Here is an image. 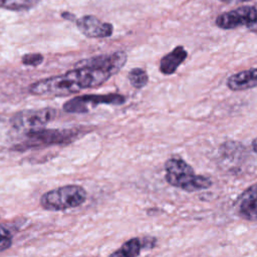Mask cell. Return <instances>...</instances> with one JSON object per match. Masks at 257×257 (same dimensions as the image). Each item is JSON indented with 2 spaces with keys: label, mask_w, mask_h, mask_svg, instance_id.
I'll list each match as a JSON object with an SVG mask.
<instances>
[{
  "label": "cell",
  "mask_w": 257,
  "mask_h": 257,
  "mask_svg": "<svg viewBox=\"0 0 257 257\" xmlns=\"http://www.w3.org/2000/svg\"><path fill=\"white\" fill-rule=\"evenodd\" d=\"M128 81L135 88H143L149 82V75L145 69L141 67H135L128 72Z\"/></svg>",
  "instance_id": "obj_14"
},
{
  "label": "cell",
  "mask_w": 257,
  "mask_h": 257,
  "mask_svg": "<svg viewBox=\"0 0 257 257\" xmlns=\"http://www.w3.org/2000/svg\"><path fill=\"white\" fill-rule=\"evenodd\" d=\"M188 51L184 46L178 45L172 51L165 54L160 61V71L165 75H171L177 71L179 66L186 60Z\"/></svg>",
  "instance_id": "obj_11"
},
{
  "label": "cell",
  "mask_w": 257,
  "mask_h": 257,
  "mask_svg": "<svg viewBox=\"0 0 257 257\" xmlns=\"http://www.w3.org/2000/svg\"><path fill=\"white\" fill-rule=\"evenodd\" d=\"M257 19V9L254 6H241L239 8L221 13L217 16L216 25L224 30L248 26Z\"/></svg>",
  "instance_id": "obj_7"
},
{
  "label": "cell",
  "mask_w": 257,
  "mask_h": 257,
  "mask_svg": "<svg viewBox=\"0 0 257 257\" xmlns=\"http://www.w3.org/2000/svg\"><path fill=\"white\" fill-rule=\"evenodd\" d=\"M142 248H153L156 246L157 239L154 237H145L141 240Z\"/></svg>",
  "instance_id": "obj_17"
},
{
  "label": "cell",
  "mask_w": 257,
  "mask_h": 257,
  "mask_svg": "<svg viewBox=\"0 0 257 257\" xmlns=\"http://www.w3.org/2000/svg\"><path fill=\"white\" fill-rule=\"evenodd\" d=\"M61 16H62L64 19H67V20H70V21H72V20L76 21V18H75V17H74V15H73V14H71V13H68V12H62V13H61Z\"/></svg>",
  "instance_id": "obj_18"
},
{
  "label": "cell",
  "mask_w": 257,
  "mask_h": 257,
  "mask_svg": "<svg viewBox=\"0 0 257 257\" xmlns=\"http://www.w3.org/2000/svg\"><path fill=\"white\" fill-rule=\"evenodd\" d=\"M235 207L240 218L251 222L257 221V183L239 195Z\"/></svg>",
  "instance_id": "obj_9"
},
{
  "label": "cell",
  "mask_w": 257,
  "mask_h": 257,
  "mask_svg": "<svg viewBox=\"0 0 257 257\" xmlns=\"http://www.w3.org/2000/svg\"><path fill=\"white\" fill-rule=\"evenodd\" d=\"M13 234L11 229L5 225L0 224V252H3L11 247Z\"/></svg>",
  "instance_id": "obj_15"
},
{
  "label": "cell",
  "mask_w": 257,
  "mask_h": 257,
  "mask_svg": "<svg viewBox=\"0 0 257 257\" xmlns=\"http://www.w3.org/2000/svg\"><path fill=\"white\" fill-rule=\"evenodd\" d=\"M227 86L233 91H241L257 87V67L236 72L228 77Z\"/></svg>",
  "instance_id": "obj_10"
},
{
  "label": "cell",
  "mask_w": 257,
  "mask_h": 257,
  "mask_svg": "<svg viewBox=\"0 0 257 257\" xmlns=\"http://www.w3.org/2000/svg\"><path fill=\"white\" fill-rule=\"evenodd\" d=\"M87 194L79 185H65L44 193L40 198V205L44 210L55 212L65 211L82 205Z\"/></svg>",
  "instance_id": "obj_3"
},
{
  "label": "cell",
  "mask_w": 257,
  "mask_h": 257,
  "mask_svg": "<svg viewBox=\"0 0 257 257\" xmlns=\"http://www.w3.org/2000/svg\"><path fill=\"white\" fill-rule=\"evenodd\" d=\"M44 60V57L40 53H26L22 56V64L26 66H38Z\"/></svg>",
  "instance_id": "obj_16"
},
{
  "label": "cell",
  "mask_w": 257,
  "mask_h": 257,
  "mask_svg": "<svg viewBox=\"0 0 257 257\" xmlns=\"http://www.w3.org/2000/svg\"><path fill=\"white\" fill-rule=\"evenodd\" d=\"M77 29L88 38H107L113 32V26L93 15H83L75 21Z\"/></svg>",
  "instance_id": "obj_8"
},
{
  "label": "cell",
  "mask_w": 257,
  "mask_h": 257,
  "mask_svg": "<svg viewBox=\"0 0 257 257\" xmlns=\"http://www.w3.org/2000/svg\"><path fill=\"white\" fill-rule=\"evenodd\" d=\"M125 97L118 93L107 94H84L70 98L63 104V109L69 113H84L90 107H95L99 104L120 105L124 103Z\"/></svg>",
  "instance_id": "obj_5"
},
{
  "label": "cell",
  "mask_w": 257,
  "mask_h": 257,
  "mask_svg": "<svg viewBox=\"0 0 257 257\" xmlns=\"http://www.w3.org/2000/svg\"><path fill=\"white\" fill-rule=\"evenodd\" d=\"M247 29L250 30V31H252V32H257V19H256L253 23H251L250 25H248V26H247Z\"/></svg>",
  "instance_id": "obj_19"
},
{
  "label": "cell",
  "mask_w": 257,
  "mask_h": 257,
  "mask_svg": "<svg viewBox=\"0 0 257 257\" xmlns=\"http://www.w3.org/2000/svg\"><path fill=\"white\" fill-rule=\"evenodd\" d=\"M126 60L127 55L121 50L86 58L63 74L37 80L30 84L28 90L34 95L65 96L83 89L94 88L116 74Z\"/></svg>",
  "instance_id": "obj_1"
},
{
  "label": "cell",
  "mask_w": 257,
  "mask_h": 257,
  "mask_svg": "<svg viewBox=\"0 0 257 257\" xmlns=\"http://www.w3.org/2000/svg\"><path fill=\"white\" fill-rule=\"evenodd\" d=\"M221 2H225V3H232V2H247V1H251V0H219Z\"/></svg>",
  "instance_id": "obj_20"
},
{
  "label": "cell",
  "mask_w": 257,
  "mask_h": 257,
  "mask_svg": "<svg viewBox=\"0 0 257 257\" xmlns=\"http://www.w3.org/2000/svg\"><path fill=\"white\" fill-rule=\"evenodd\" d=\"M55 109L51 107H43L36 109H24L20 110L12 115L10 123L17 130H32L38 128L49 121L55 116Z\"/></svg>",
  "instance_id": "obj_6"
},
{
  "label": "cell",
  "mask_w": 257,
  "mask_h": 257,
  "mask_svg": "<svg viewBox=\"0 0 257 257\" xmlns=\"http://www.w3.org/2000/svg\"><path fill=\"white\" fill-rule=\"evenodd\" d=\"M166 181L173 187L192 193L206 190L212 181L202 175H196L193 168L179 157H172L165 163Z\"/></svg>",
  "instance_id": "obj_2"
},
{
  "label": "cell",
  "mask_w": 257,
  "mask_h": 257,
  "mask_svg": "<svg viewBox=\"0 0 257 257\" xmlns=\"http://www.w3.org/2000/svg\"><path fill=\"white\" fill-rule=\"evenodd\" d=\"M41 0H0V9L10 11H26L34 8Z\"/></svg>",
  "instance_id": "obj_13"
},
{
  "label": "cell",
  "mask_w": 257,
  "mask_h": 257,
  "mask_svg": "<svg viewBox=\"0 0 257 257\" xmlns=\"http://www.w3.org/2000/svg\"><path fill=\"white\" fill-rule=\"evenodd\" d=\"M252 149L255 154H257V138L252 141Z\"/></svg>",
  "instance_id": "obj_21"
},
{
  "label": "cell",
  "mask_w": 257,
  "mask_h": 257,
  "mask_svg": "<svg viewBox=\"0 0 257 257\" xmlns=\"http://www.w3.org/2000/svg\"><path fill=\"white\" fill-rule=\"evenodd\" d=\"M80 131L74 128H32L26 131V141L16 146L15 150H26L53 145H63L72 142Z\"/></svg>",
  "instance_id": "obj_4"
},
{
  "label": "cell",
  "mask_w": 257,
  "mask_h": 257,
  "mask_svg": "<svg viewBox=\"0 0 257 257\" xmlns=\"http://www.w3.org/2000/svg\"><path fill=\"white\" fill-rule=\"evenodd\" d=\"M142 249L141 239L132 238L124 242L120 248L110 254L109 257H138Z\"/></svg>",
  "instance_id": "obj_12"
}]
</instances>
